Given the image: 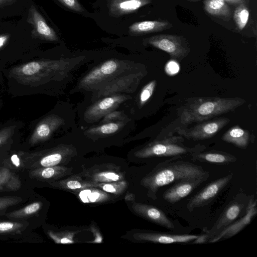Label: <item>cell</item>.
<instances>
[{
  "label": "cell",
  "instance_id": "cell-1",
  "mask_svg": "<svg viewBox=\"0 0 257 257\" xmlns=\"http://www.w3.org/2000/svg\"><path fill=\"white\" fill-rule=\"evenodd\" d=\"M87 66L70 91L84 95V103L113 94H132L148 72L146 64L131 58L110 57Z\"/></svg>",
  "mask_w": 257,
  "mask_h": 257
},
{
  "label": "cell",
  "instance_id": "cell-2",
  "mask_svg": "<svg viewBox=\"0 0 257 257\" xmlns=\"http://www.w3.org/2000/svg\"><path fill=\"white\" fill-rule=\"evenodd\" d=\"M91 60L84 54L62 56L24 64L13 68L10 73L24 84H51L58 94H62L74 80L76 72Z\"/></svg>",
  "mask_w": 257,
  "mask_h": 257
},
{
  "label": "cell",
  "instance_id": "cell-3",
  "mask_svg": "<svg viewBox=\"0 0 257 257\" xmlns=\"http://www.w3.org/2000/svg\"><path fill=\"white\" fill-rule=\"evenodd\" d=\"M203 176H209V172L201 166L171 158L157 164L142 179L141 184L147 189L148 196L155 200L161 187L183 179Z\"/></svg>",
  "mask_w": 257,
  "mask_h": 257
},
{
  "label": "cell",
  "instance_id": "cell-4",
  "mask_svg": "<svg viewBox=\"0 0 257 257\" xmlns=\"http://www.w3.org/2000/svg\"><path fill=\"white\" fill-rule=\"evenodd\" d=\"M245 102L240 97H197L184 106L180 121L184 125H188L209 120L233 111Z\"/></svg>",
  "mask_w": 257,
  "mask_h": 257
},
{
  "label": "cell",
  "instance_id": "cell-5",
  "mask_svg": "<svg viewBox=\"0 0 257 257\" xmlns=\"http://www.w3.org/2000/svg\"><path fill=\"white\" fill-rule=\"evenodd\" d=\"M76 110L67 101L60 102L56 112L49 114L37 125L29 143L34 145L49 140L55 133H67L77 126Z\"/></svg>",
  "mask_w": 257,
  "mask_h": 257
},
{
  "label": "cell",
  "instance_id": "cell-6",
  "mask_svg": "<svg viewBox=\"0 0 257 257\" xmlns=\"http://www.w3.org/2000/svg\"><path fill=\"white\" fill-rule=\"evenodd\" d=\"M184 139L181 136H167L155 139L137 150L134 156L140 159L171 157L180 159L186 155L204 151L205 147L197 145L193 147L183 144Z\"/></svg>",
  "mask_w": 257,
  "mask_h": 257
},
{
  "label": "cell",
  "instance_id": "cell-7",
  "mask_svg": "<svg viewBox=\"0 0 257 257\" xmlns=\"http://www.w3.org/2000/svg\"><path fill=\"white\" fill-rule=\"evenodd\" d=\"M131 97L130 94L116 93L91 102H81L76 109L79 119L77 126L80 128H84L96 124L110 112L119 109Z\"/></svg>",
  "mask_w": 257,
  "mask_h": 257
},
{
  "label": "cell",
  "instance_id": "cell-8",
  "mask_svg": "<svg viewBox=\"0 0 257 257\" xmlns=\"http://www.w3.org/2000/svg\"><path fill=\"white\" fill-rule=\"evenodd\" d=\"M135 127V120L127 118L121 120L97 123L84 128H78L83 139L96 143L118 139L126 141L127 137L133 133Z\"/></svg>",
  "mask_w": 257,
  "mask_h": 257
},
{
  "label": "cell",
  "instance_id": "cell-9",
  "mask_svg": "<svg viewBox=\"0 0 257 257\" xmlns=\"http://www.w3.org/2000/svg\"><path fill=\"white\" fill-rule=\"evenodd\" d=\"M250 196L238 193L226 206L213 227L205 234L193 241V243H203L219 234L223 229L244 215Z\"/></svg>",
  "mask_w": 257,
  "mask_h": 257
},
{
  "label": "cell",
  "instance_id": "cell-10",
  "mask_svg": "<svg viewBox=\"0 0 257 257\" xmlns=\"http://www.w3.org/2000/svg\"><path fill=\"white\" fill-rule=\"evenodd\" d=\"M77 155V149L72 144L61 143L40 152L24 157L25 165L31 169L54 166L66 162Z\"/></svg>",
  "mask_w": 257,
  "mask_h": 257
},
{
  "label": "cell",
  "instance_id": "cell-11",
  "mask_svg": "<svg viewBox=\"0 0 257 257\" xmlns=\"http://www.w3.org/2000/svg\"><path fill=\"white\" fill-rule=\"evenodd\" d=\"M145 43L167 53L173 59L180 61L190 52L189 44L183 36L160 34L145 40Z\"/></svg>",
  "mask_w": 257,
  "mask_h": 257
},
{
  "label": "cell",
  "instance_id": "cell-12",
  "mask_svg": "<svg viewBox=\"0 0 257 257\" xmlns=\"http://www.w3.org/2000/svg\"><path fill=\"white\" fill-rule=\"evenodd\" d=\"M230 122L229 118L219 117L210 119L198 123L190 128L180 126L176 132L187 140L199 141L210 139L217 134Z\"/></svg>",
  "mask_w": 257,
  "mask_h": 257
},
{
  "label": "cell",
  "instance_id": "cell-13",
  "mask_svg": "<svg viewBox=\"0 0 257 257\" xmlns=\"http://www.w3.org/2000/svg\"><path fill=\"white\" fill-rule=\"evenodd\" d=\"M233 175L230 172L211 182L200 190L189 199L186 205L188 210L192 212L197 208L206 206L211 202L229 183Z\"/></svg>",
  "mask_w": 257,
  "mask_h": 257
},
{
  "label": "cell",
  "instance_id": "cell-14",
  "mask_svg": "<svg viewBox=\"0 0 257 257\" xmlns=\"http://www.w3.org/2000/svg\"><path fill=\"white\" fill-rule=\"evenodd\" d=\"M256 202L257 200L254 199V195L251 196L248 202L244 215L227 226L207 242L214 243L220 240L230 238L249 224L257 214Z\"/></svg>",
  "mask_w": 257,
  "mask_h": 257
},
{
  "label": "cell",
  "instance_id": "cell-15",
  "mask_svg": "<svg viewBox=\"0 0 257 257\" xmlns=\"http://www.w3.org/2000/svg\"><path fill=\"white\" fill-rule=\"evenodd\" d=\"M199 236L187 234H177L158 231L142 230L134 233L133 237L135 240L140 241L169 244L193 241Z\"/></svg>",
  "mask_w": 257,
  "mask_h": 257
},
{
  "label": "cell",
  "instance_id": "cell-16",
  "mask_svg": "<svg viewBox=\"0 0 257 257\" xmlns=\"http://www.w3.org/2000/svg\"><path fill=\"white\" fill-rule=\"evenodd\" d=\"M209 176L185 179L176 182L163 194V198L167 202L175 204L187 196Z\"/></svg>",
  "mask_w": 257,
  "mask_h": 257
},
{
  "label": "cell",
  "instance_id": "cell-17",
  "mask_svg": "<svg viewBox=\"0 0 257 257\" xmlns=\"http://www.w3.org/2000/svg\"><path fill=\"white\" fill-rule=\"evenodd\" d=\"M132 208L136 214L150 222L171 230L175 229L173 222L162 210L156 207L133 202Z\"/></svg>",
  "mask_w": 257,
  "mask_h": 257
},
{
  "label": "cell",
  "instance_id": "cell-18",
  "mask_svg": "<svg viewBox=\"0 0 257 257\" xmlns=\"http://www.w3.org/2000/svg\"><path fill=\"white\" fill-rule=\"evenodd\" d=\"M189 157L191 160L195 162L209 163L219 165L229 164L237 161L235 156L218 150L202 151L192 154Z\"/></svg>",
  "mask_w": 257,
  "mask_h": 257
},
{
  "label": "cell",
  "instance_id": "cell-19",
  "mask_svg": "<svg viewBox=\"0 0 257 257\" xmlns=\"http://www.w3.org/2000/svg\"><path fill=\"white\" fill-rule=\"evenodd\" d=\"M255 139L253 134L238 125L230 128L221 137L222 141L242 149H245L250 143H253Z\"/></svg>",
  "mask_w": 257,
  "mask_h": 257
},
{
  "label": "cell",
  "instance_id": "cell-20",
  "mask_svg": "<svg viewBox=\"0 0 257 257\" xmlns=\"http://www.w3.org/2000/svg\"><path fill=\"white\" fill-rule=\"evenodd\" d=\"M70 172V168L57 165L32 169L30 175L32 178L52 182L68 175Z\"/></svg>",
  "mask_w": 257,
  "mask_h": 257
},
{
  "label": "cell",
  "instance_id": "cell-21",
  "mask_svg": "<svg viewBox=\"0 0 257 257\" xmlns=\"http://www.w3.org/2000/svg\"><path fill=\"white\" fill-rule=\"evenodd\" d=\"M173 27L172 24L167 20L145 21L136 22L129 27V32L135 35L156 33Z\"/></svg>",
  "mask_w": 257,
  "mask_h": 257
},
{
  "label": "cell",
  "instance_id": "cell-22",
  "mask_svg": "<svg viewBox=\"0 0 257 257\" xmlns=\"http://www.w3.org/2000/svg\"><path fill=\"white\" fill-rule=\"evenodd\" d=\"M31 21L37 33L42 38L48 41H58V38L54 30L47 24L42 16L32 6L30 9Z\"/></svg>",
  "mask_w": 257,
  "mask_h": 257
},
{
  "label": "cell",
  "instance_id": "cell-23",
  "mask_svg": "<svg viewBox=\"0 0 257 257\" xmlns=\"http://www.w3.org/2000/svg\"><path fill=\"white\" fill-rule=\"evenodd\" d=\"M151 2L152 0H112L110 11L114 15L120 16L134 12Z\"/></svg>",
  "mask_w": 257,
  "mask_h": 257
},
{
  "label": "cell",
  "instance_id": "cell-24",
  "mask_svg": "<svg viewBox=\"0 0 257 257\" xmlns=\"http://www.w3.org/2000/svg\"><path fill=\"white\" fill-rule=\"evenodd\" d=\"M49 184L54 187L73 190L75 192L88 187H95V182L83 180L80 176L77 175L63 180L49 182Z\"/></svg>",
  "mask_w": 257,
  "mask_h": 257
},
{
  "label": "cell",
  "instance_id": "cell-25",
  "mask_svg": "<svg viewBox=\"0 0 257 257\" xmlns=\"http://www.w3.org/2000/svg\"><path fill=\"white\" fill-rule=\"evenodd\" d=\"M204 9L209 15L224 20L230 18L231 12L224 0H204Z\"/></svg>",
  "mask_w": 257,
  "mask_h": 257
},
{
  "label": "cell",
  "instance_id": "cell-26",
  "mask_svg": "<svg viewBox=\"0 0 257 257\" xmlns=\"http://www.w3.org/2000/svg\"><path fill=\"white\" fill-rule=\"evenodd\" d=\"M88 181L95 183H107L123 180L124 176L118 171L113 169L95 170L85 173Z\"/></svg>",
  "mask_w": 257,
  "mask_h": 257
},
{
  "label": "cell",
  "instance_id": "cell-27",
  "mask_svg": "<svg viewBox=\"0 0 257 257\" xmlns=\"http://www.w3.org/2000/svg\"><path fill=\"white\" fill-rule=\"evenodd\" d=\"M81 201L84 203H100L111 199V196L100 189L95 187H88L76 191Z\"/></svg>",
  "mask_w": 257,
  "mask_h": 257
},
{
  "label": "cell",
  "instance_id": "cell-28",
  "mask_svg": "<svg viewBox=\"0 0 257 257\" xmlns=\"http://www.w3.org/2000/svg\"><path fill=\"white\" fill-rule=\"evenodd\" d=\"M21 181L10 169L0 167V191H15L20 189Z\"/></svg>",
  "mask_w": 257,
  "mask_h": 257
},
{
  "label": "cell",
  "instance_id": "cell-29",
  "mask_svg": "<svg viewBox=\"0 0 257 257\" xmlns=\"http://www.w3.org/2000/svg\"><path fill=\"white\" fill-rule=\"evenodd\" d=\"M42 205V204L40 201L34 202L19 210L8 213L6 214V216L13 219L28 218L38 212Z\"/></svg>",
  "mask_w": 257,
  "mask_h": 257
},
{
  "label": "cell",
  "instance_id": "cell-30",
  "mask_svg": "<svg viewBox=\"0 0 257 257\" xmlns=\"http://www.w3.org/2000/svg\"><path fill=\"white\" fill-rule=\"evenodd\" d=\"M28 224L26 221H0V235L21 233Z\"/></svg>",
  "mask_w": 257,
  "mask_h": 257
},
{
  "label": "cell",
  "instance_id": "cell-31",
  "mask_svg": "<svg viewBox=\"0 0 257 257\" xmlns=\"http://www.w3.org/2000/svg\"><path fill=\"white\" fill-rule=\"evenodd\" d=\"M95 183V187L98 188L106 193L117 195L122 194L127 187V183L123 180L107 183Z\"/></svg>",
  "mask_w": 257,
  "mask_h": 257
},
{
  "label": "cell",
  "instance_id": "cell-32",
  "mask_svg": "<svg viewBox=\"0 0 257 257\" xmlns=\"http://www.w3.org/2000/svg\"><path fill=\"white\" fill-rule=\"evenodd\" d=\"M249 12L246 4L237 5L233 14V19L236 28L239 31L242 30L246 26L249 19Z\"/></svg>",
  "mask_w": 257,
  "mask_h": 257
},
{
  "label": "cell",
  "instance_id": "cell-33",
  "mask_svg": "<svg viewBox=\"0 0 257 257\" xmlns=\"http://www.w3.org/2000/svg\"><path fill=\"white\" fill-rule=\"evenodd\" d=\"M129 117L125 114L123 110L121 109H118L112 111L108 113V114H107L106 115H105L97 123L121 120L125 119Z\"/></svg>",
  "mask_w": 257,
  "mask_h": 257
},
{
  "label": "cell",
  "instance_id": "cell-34",
  "mask_svg": "<svg viewBox=\"0 0 257 257\" xmlns=\"http://www.w3.org/2000/svg\"><path fill=\"white\" fill-rule=\"evenodd\" d=\"M22 198L17 196H4L0 197V211L7 208L15 205L22 201Z\"/></svg>",
  "mask_w": 257,
  "mask_h": 257
},
{
  "label": "cell",
  "instance_id": "cell-35",
  "mask_svg": "<svg viewBox=\"0 0 257 257\" xmlns=\"http://www.w3.org/2000/svg\"><path fill=\"white\" fill-rule=\"evenodd\" d=\"M49 236L56 243H67L73 242L72 237L70 235H64L63 233H60L54 232L52 231H48Z\"/></svg>",
  "mask_w": 257,
  "mask_h": 257
},
{
  "label": "cell",
  "instance_id": "cell-36",
  "mask_svg": "<svg viewBox=\"0 0 257 257\" xmlns=\"http://www.w3.org/2000/svg\"><path fill=\"white\" fill-rule=\"evenodd\" d=\"M15 126H10L0 130V146L5 143L14 133Z\"/></svg>",
  "mask_w": 257,
  "mask_h": 257
},
{
  "label": "cell",
  "instance_id": "cell-37",
  "mask_svg": "<svg viewBox=\"0 0 257 257\" xmlns=\"http://www.w3.org/2000/svg\"><path fill=\"white\" fill-rule=\"evenodd\" d=\"M67 8L77 12H82L83 9L77 0H58Z\"/></svg>",
  "mask_w": 257,
  "mask_h": 257
},
{
  "label": "cell",
  "instance_id": "cell-38",
  "mask_svg": "<svg viewBox=\"0 0 257 257\" xmlns=\"http://www.w3.org/2000/svg\"><path fill=\"white\" fill-rule=\"evenodd\" d=\"M180 70V66L175 60H172L168 62L165 67V71L169 75H174L178 73Z\"/></svg>",
  "mask_w": 257,
  "mask_h": 257
},
{
  "label": "cell",
  "instance_id": "cell-39",
  "mask_svg": "<svg viewBox=\"0 0 257 257\" xmlns=\"http://www.w3.org/2000/svg\"><path fill=\"white\" fill-rule=\"evenodd\" d=\"M188 2H194L200 0H187ZM228 4L238 5L240 4H246L247 0H224Z\"/></svg>",
  "mask_w": 257,
  "mask_h": 257
},
{
  "label": "cell",
  "instance_id": "cell-40",
  "mask_svg": "<svg viewBox=\"0 0 257 257\" xmlns=\"http://www.w3.org/2000/svg\"><path fill=\"white\" fill-rule=\"evenodd\" d=\"M8 39V35H0V48L5 45Z\"/></svg>",
  "mask_w": 257,
  "mask_h": 257
},
{
  "label": "cell",
  "instance_id": "cell-41",
  "mask_svg": "<svg viewBox=\"0 0 257 257\" xmlns=\"http://www.w3.org/2000/svg\"><path fill=\"white\" fill-rule=\"evenodd\" d=\"M11 0H0V5Z\"/></svg>",
  "mask_w": 257,
  "mask_h": 257
}]
</instances>
